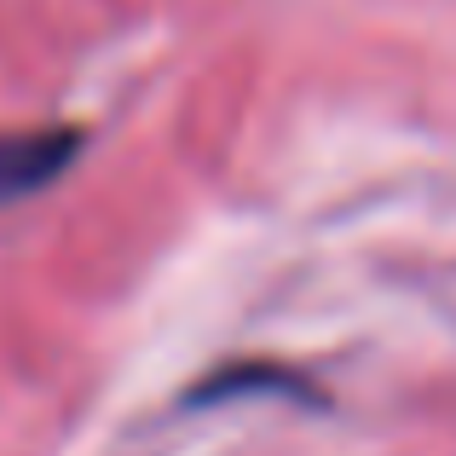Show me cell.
<instances>
[{"instance_id":"6da1fadb","label":"cell","mask_w":456,"mask_h":456,"mask_svg":"<svg viewBox=\"0 0 456 456\" xmlns=\"http://www.w3.org/2000/svg\"><path fill=\"white\" fill-rule=\"evenodd\" d=\"M81 151L76 127H6L0 134V202L46 191Z\"/></svg>"}]
</instances>
